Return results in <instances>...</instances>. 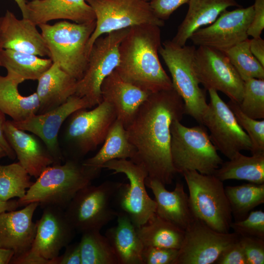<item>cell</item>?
Masks as SVG:
<instances>
[{
	"label": "cell",
	"instance_id": "1",
	"mask_svg": "<svg viewBox=\"0 0 264 264\" xmlns=\"http://www.w3.org/2000/svg\"><path fill=\"white\" fill-rule=\"evenodd\" d=\"M185 113L183 101L174 88L162 90L151 93L125 127L136 150L132 161L165 185L171 184L176 174L170 152L171 126Z\"/></svg>",
	"mask_w": 264,
	"mask_h": 264
},
{
	"label": "cell",
	"instance_id": "50",
	"mask_svg": "<svg viewBox=\"0 0 264 264\" xmlns=\"http://www.w3.org/2000/svg\"><path fill=\"white\" fill-rule=\"evenodd\" d=\"M20 9L22 18L27 19L26 0H14Z\"/></svg>",
	"mask_w": 264,
	"mask_h": 264
},
{
	"label": "cell",
	"instance_id": "29",
	"mask_svg": "<svg viewBox=\"0 0 264 264\" xmlns=\"http://www.w3.org/2000/svg\"><path fill=\"white\" fill-rule=\"evenodd\" d=\"M136 150L129 141L123 123L116 119L110 128L103 145L92 157L82 161L84 165L101 172L106 162L113 159L133 161Z\"/></svg>",
	"mask_w": 264,
	"mask_h": 264
},
{
	"label": "cell",
	"instance_id": "5",
	"mask_svg": "<svg viewBox=\"0 0 264 264\" xmlns=\"http://www.w3.org/2000/svg\"><path fill=\"white\" fill-rule=\"evenodd\" d=\"M171 135V155L176 173L196 171L213 175L223 162L202 125L188 127L176 120Z\"/></svg>",
	"mask_w": 264,
	"mask_h": 264
},
{
	"label": "cell",
	"instance_id": "38",
	"mask_svg": "<svg viewBox=\"0 0 264 264\" xmlns=\"http://www.w3.org/2000/svg\"><path fill=\"white\" fill-rule=\"evenodd\" d=\"M239 125L248 135L251 142L252 154L264 153V120L252 118L240 109L239 104L229 100L227 103Z\"/></svg>",
	"mask_w": 264,
	"mask_h": 264
},
{
	"label": "cell",
	"instance_id": "35",
	"mask_svg": "<svg viewBox=\"0 0 264 264\" xmlns=\"http://www.w3.org/2000/svg\"><path fill=\"white\" fill-rule=\"evenodd\" d=\"M30 177L19 162L0 165V199L23 197L33 183Z\"/></svg>",
	"mask_w": 264,
	"mask_h": 264
},
{
	"label": "cell",
	"instance_id": "11",
	"mask_svg": "<svg viewBox=\"0 0 264 264\" xmlns=\"http://www.w3.org/2000/svg\"><path fill=\"white\" fill-rule=\"evenodd\" d=\"M95 16L96 26L87 45L89 55L94 41L110 32L142 24L163 26L149 2L143 0H86Z\"/></svg>",
	"mask_w": 264,
	"mask_h": 264
},
{
	"label": "cell",
	"instance_id": "43",
	"mask_svg": "<svg viewBox=\"0 0 264 264\" xmlns=\"http://www.w3.org/2000/svg\"><path fill=\"white\" fill-rule=\"evenodd\" d=\"M189 0H151L150 5L155 15L159 19L166 20L182 5Z\"/></svg>",
	"mask_w": 264,
	"mask_h": 264
},
{
	"label": "cell",
	"instance_id": "9",
	"mask_svg": "<svg viewBox=\"0 0 264 264\" xmlns=\"http://www.w3.org/2000/svg\"><path fill=\"white\" fill-rule=\"evenodd\" d=\"M43 209L36 221V232L30 249L10 264H58L60 251L73 239L75 230L65 210L52 206Z\"/></svg>",
	"mask_w": 264,
	"mask_h": 264
},
{
	"label": "cell",
	"instance_id": "10",
	"mask_svg": "<svg viewBox=\"0 0 264 264\" xmlns=\"http://www.w3.org/2000/svg\"><path fill=\"white\" fill-rule=\"evenodd\" d=\"M130 28L103 35L98 38L92 44L87 68L82 77L77 81L74 94L85 98L91 108L103 101L101 84L118 66L119 46Z\"/></svg>",
	"mask_w": 264,
	"mask_h": 264
},
{
	"label": "cell",
	"instance_id": "37",
	"mask_svg": "<svg viewBox=\"0 0 264 264\" xmlns=\"http://www.w3.org/2000/svg\"><path fill=\"white\" fill-rule=\"evenodd\" d=\"M241 110L255 119L264 118V79L250 78L244 81Z\"/></svg>",
	"mask_w": 264,
	"mask_h": 264
},
{
	"label": "cell",
	"instance_id": "48",
	"mask_svg": "<svg viewBox=\"0 0 264 264\" xmlns=\"http://www.w3.org/2000/svg\"><path fill=\"white\" fill-rule=\"evenodd\" d=\"M19 207L17 200L10 199L3 201L0 199V214L5 212L16 210Z\"/></svg>",
	"mask_w": 264,
	"mask_h": 264
},
{
	"label": "cell",
	"instance_id": "51",
	"mask_svg": "<svg viewBox=\"0 0 264 264\" xmlns=\"http://www.w3.org/2000/svg\"><path fill=\"white\" fill-rule=\"evenodd\" d=\"M1 18L0 17V57L1 55V53L2 52V50H3V48L2 47V43H1V36H0V24H1Z\"/></svg>",
	"mask_w": 264,
	"mask_h": 264
},
{
	"label": "cell",
	"instance_id": "41",
	"mask_svg": "<svg viewBox=\"0 0 264 264\" xmlns=\"http://www.w3.org/2000/svg\"><path fill=\"white\" fill-rule=\"evenodd\" d=\"M238 240L243 250L247 264H264V239L239 236Z\"/></svg>",
	"mask_w": 264,
	"mask_h": 264
},
{
	"label": "cell",
	"instance_id": "24",
	"mask_svg": "<svg viewBox=\"0 0 264 264\" xmlns=\"http://www.w3.org/2000/svg\"><path fill=\"white\" fill-rule=\"evenodd\" d=\"M101 91L103 100L113 106L125 127L151 94L123 80L115 70L104 80Z\"/></svg>",
	"mask_w": 264,
	"mask_h": 264
},
{
	"label": "cell",
	"instance_id": "52",
	"mask_svg": "<svg viewBox=\"0 0 264 264\" xmlns=\"http://www.w3.org/2000/svg\"><path fill=\"white\" fill-rule=\"evenodd\" d=\"M7 156L4 151L0 147V160L4 157Z\"/></svg>",
	"mask_w": 264,
	"mask_h": 264
},
{
	"label": "cell",
	"instance_id": "6",
	"mask_svg": "<svg viewBox=\"0 0 264 264\" xmlns=\"http://www.w3.org/2000/svg\"><path fill=\"white\" fill-rule=\"evenodd\" d=\"M182 175L194 217L216 231L229 233L233 217L223 181L214 175H203L196 171Z\"/></svg>",
	"mask_w": 264,
	"mask_h": 264
},
{
	"label": "cell",
	"instance_id": "31",
	"mask_svg": "<svg viewBox=\"0 0 264 264\" xmlns=\"http://www.w3.org/2000/svg\"><path fill=\"white\" fill-rule=\"evenodd\" d=\"M144 246H156L179 249L184 230L163 220L154 213L144 224L136 227Z\"/></svg>",
	"mask_w": 264,
	"mask_h": 264
},
{
	"label": "cell",
	"instance_id": "20",
	"mask_svg": "<svg viewBox=\"0 0 264 264\" xmlns=\"http://www.w3.org/2000/svg\"><path fill=\"white\" fill-rule=\"evenodd\" d=\"M1 18L0 36L3 49L39 57L49 56L41 33L31 21L24 18L19 19L9 10Z\"/></svg>",
	"mask_w": 264,
	"mask_h": 264
},
{
	"label": "cell",
	"instance_id": "36",
	"mask_svg": "<svg viewBox=\"0 0 264 264\" xmlns=\"http://www.w3.org/2000/svg\"><path fill=\"white\" fill-rule=\"evenodd\" d=\"M223 52L243 81L250 78L264 79V66L251 53L248 38Z\"/></svg>",
	"mask_w": 264,
	"mask_h": 264
},
{
	"label": "cell",
	"instance_id": "16",
	"mask_svg": "<svg viewBox=\"0 0 264 264\" xmlns=\"http://www.w3.org/2000/svg\"><path fill=\"white\" fill-rule=\"evenodd\" d=\"M238 238L234 232L216 231L195 217L184 230L175 264H214L221 253Z\"/></svg>",
	"mask_w": 264,
	"mask_h": 264
},
{
	"label": "cell",
	"instance_id": "42",
	"mask_svg": "<svg viewBox=\"0 0 264 264\" xmlns=\"http://www.w3.org/2000/svg\"><path fill=\"white\" fill-rule=\"evenodd\" d=\"M214 264H247L243 250L238 239L221 253Z\"/></svg>",
	"mask_w": 264,
	"mask_h": 264
},
{
	"label": "cell",
	"instance_id": "2",
	"mask_svg": "<svg viewBox=\"0 0 264 264\" xmlns=\"http://www.w3.org/2000/svg\"><path fill=\"white\" fill-rule=\"evenodd\" d=\"M160 27L153 24L131 27L119 46L115 70L123 80L150 93L173 88L159 59Z\"/></svg>",
	"mask_w": 264,
	"mask_h": 264
},
{
	"label": "cell",
	"instance_id": "22",
	"mask_svg": "<svg viewBox=\"0 0 264 264\" xmlns=\"http://www.w3.org/2000/svg\"><path fill=\"white\" fill-rule=\"evenodd\" d=\"M27 19L37 26L55 20L85 23L95 20L86 0H31L26 3Z\"/></svg>",
	"mask_w": 264,
	"mask_h": 264
},
{
	"label": "cell",
	"instance_id": "18",
	"mask_svg": "<svg viewBox=\"0 0 264 264\" xmlns=\"http://www.w3.org/2000/svg\"><path fill=\"white\" fill-rule=\"evenodd\" d=\"M88 108H91L88 101L74 94L64 104L46 112L35 114L22 121L11 122L17 128L41 139L52 156L54 164H59L62 156L58 136L63 124L75 111Z\"/></svg>",
	"mask_w": 264,
	"mask_h": 264
},
{
	"label": "cell",
	"instance_id": "33",
	"mask_svg": "<svg viewBox=\"0 0 264 264\" xmlns=\"http://www.w3.org/2000/svg\"><path fill=\"white\" fill-rule=\"evenodd\" d=\"M232 217L244 219L253 209L264 203V183H244L224 187Z\"/></svg>",
	"mask_w": 264,
	"mask_h": 264
},
{
	"label": "cell",
	"instance_id": "32",
	"mask_svg": "<svg viewBox=\"0 0 264 264\" xmlns=\"http://www.w3.org/2000/svg\"><path fill=\"white\" fill-rule=\"evenodd\" d=\"M52 64L50 58H42L34 54L7 49L2 50L0 61V66L24 81L38 80Z\"/></svg>",
	"mask_w": 264,
	"mask_h": 264
},
{
	"label": "cell",
	"instance_id": "39",
	"mask_svg": "<svg viewBox=\"0 0 264 264\" xmlns=\"http://www.w3.org/2000/svg\"><path fill=\"white\" fill-rule=\"evenodd\" d=\"M230 228L239 236L264 239V212L251 211L244 219L232 221Z\"/></svg>",
	"mask_w": 264,
	"mask_h": 264
},
{
	"label": "cell",
	"instance_id": "34",
	"mask_svg": "<svg viewBox=\"0 0 264 264\" xmlns=\"http://www.w3.org/2000/svg\"><path fill=\"white\" fill-rule=\"evenodd\" d=\"M79 242L82 264H119L112 247L100 230L83 233Z\"/></svg>",
	"mask_w": 264,
	"mask_h": 264
},
{
	"label": "cell",
	"instance_id": "26",
	"mask_svg": "<svg viewBox=\"0 0 264 264\" xmlns=\"http://www.w3.org/2000/svg\"><path fill=\"white\" fill-rule=\"evenodd\" d=\"M187 14L171 40L183 46L198 29L213 23L228 7H241L235 0H189Z\"/></svg>",
	"mask_w": 264,
	"mask_h": 264
},
{
	"label": "cell",
	"instance_id": "49",
	"mask_svg": "<svg viewBox=\"0 0 264 264\" xmlns=\"http://www.w3.org/2000/svg\"><path fill=\"white\" fill-rule=\"evenodd\" d=\"M14 255V252L12 250L0 247V264H10Z\"/></svg>",
	"mask_w": 264,
	"mask_h": 264
},
{
	"label": "cell",
	"instance_id": "30",
	"mask_svg": "<svg viewBox=\"0 0 264 264\" xmlns=\"http://www.w3.org/2000/svg\"><path fill=\"white\" fill-rule=\"evenodd\" d=\"M213 175L222 181L230 179L264 183V153L251 156L236 153L229 160L223 162Z\"/></svg>",
	"mask_w": 264,
	"mask_h": 264
},
{
	"label": "cell",
	"instance_id": "4",
	"mask_svg": "<svg viewBox=\"0 0 264 264\" xmlns=\"http://www.w3.org/2000/svg\"><path fill=\"white\" fill-rule=\"evenodd\" d=\"M95 26V20L81 23L65 20L38 25L49 58L77 81L87 68L89 56L87 45Z\"/></svg>",
	"mask_w": 264,
	"mask_h": 264
},
{
	"label": "cell",
	"instance_id": "45",
	"mask_svg": "<svg viewBox=\"0 0 264 264\" xmlns=\"http://www.w3.org/2000/svg\"><path fill=\"white\" fill-rule=\"evenodd\" d=\"M61 256H58V264H82L79 242L68 244Z\"/></svg>",
	"mask_w": 264,
	"mask_h": 264
},
{
	"label": "cell",
	"instance_id": "28",
	"mask_svg": "<svg viewBox=\"0 0 264 264\" xmlns=\"http://www.w3.org/2000/svg\"><path fill=\"white\" fill-rule=\"evenodd\" d=\"M116 218V225L108 229L105 236L112 247L119 264H143L144 245L136 227L123 212H118Z\"/></svg>",
	"mask_w": 264,
	"mask_h": 264
},
{
	"label": "cell",
	"instance_id": "17",
	"mask_svg": "<svg viewBox=\"0 0 264 264\" xmlns=\"http://www.w3.org/2000/svg\"><path fill=\"white\" fill-rule=\"evenodd\" d=\"M253 13V5L226 9L213 23L194 32L189 39L194 45L224 51L248 39L247 30Z\"/></svg>",
	"mask_w": 264,
	"mask_h": 264
},
{
	"label": "cell",
	"instance_id": "15",
	"mask_svg": "<svg viewBox=\"0 0 264 264\" xmlns=\"http://www.w3.org/2000/svg\"><path fill=\"white\" fill-rule=\"evenodd\" d=\"M193 66L199 83L206 90L220 91L230 100L241 103L244 81L223 51L198 46L194 52Z\"/></svg>",
	"mask_w": 264,
	"mask_h": 264
},
{
	"label": "cell",
	"instance_id": "27",
	"mask_svg": "<svg viewBox=\"0 0 264 264\" xmlns=\"http://www.w3.org/2000/svg\"><path fill=\"white\" fill-rule=\"evenodd\" d=\"M24 81L20 76L7 72L0 75V110L11 117L13 121H23L38 113L40 102L36 92L23 96L19 86Z\"/></svg>",
	"mask_w": 264,
	"mask_h": 264
},
{
	"label": "cell",
	"instance_id": "25",
	"mask_svg": "<svg viewBox=\"0 0 264 264\" xmlns=\"http://www.w3.org/2000/svg\"><path fill=\"white\" fill-rule=\"evenodd\" d=\"M37 81L38 113L46 112L66 102L74 95L77 81L54 63Z\"/></svg>",
	"mask_w": 264,
	"mask_h": 264
},
{
	"label": "cell",
	"instance_id": "13",
	"mask_svg": "<svg viewBox=\"0 0 264 264\" xmlns=\"http://www.w3.org/2000/svg\"><path fill=\"white\" fill-rule=\"evenodd\" d=\"M210 101L201 124L209 131L211 141L217 151L229 159L242 150L250 151L252 144L233 111L218 92L209 89Z\"/></svg>",
	"mask_w": 264,
	"mask_h": 264
},
{
	"label": "cell",
	"instance_id": "23",
	"mask_svg": "<svg viewBox=\"0 0 264 264\" xmlns=\"http://www.w3.org/2000/svg\"><path fill=\"white\" fill-rule=\"evenodd\" d=\"M145 185L152 191L156 203L155 214L185 230L195 218L183 184L177 182L174 190H167L160 181L147 177Z\"/></svg>",
	"mask_w": 264,
	"mask_h": 264
},
{
	"label": "cell",
	"instance_id": "3",
	"mask_svg": "<svg viewBox=\"0 0 264 264\" xmlns=\"http://www.w3.org/2000/svg\"><path fill=\"white\" fill-rule=\"evenodd\" d=\"M100 173L84 165L82 161L72 158L63 164L48 166L24 196L17 200L19 207L36 202L42 208L52 206L65 210L75 194L91 184Z\"/></svg>",
	"mask_w": 264,
	"mask_h": 264
},
{
	"label": "cell",
	"instance_id": "21",
	"mask_svg": "<svg viewBox=\"0 0 264 264\" xmlns=\"http://www.w3.org/2000/svg\"><path fill=\"white\" fill-rule=\"evenodd\" d=\"M4 129L18 162L31 176L37 178L45 168L54 164L52 156L37 136L17 128L10 120H6Z\"/></svg>",
	"mask_w": 264,
	"mask_h": 264
},
{
	"label": "cell",
	"instance_id": "40",
	"mask_svg": "<svg viewBox=\"0 0 264 264\" xmlns=\"http://www.w3.org/2000/svg\"><path fill=\"white\" fill-rule=\"evenodd\" d=\"M178 249L156 246H144L143 264H175Z\"/></svg>",
	"mask_w": 264,
	"mask_h": 264
},
{
	"label": "cell",
	"instance_id": "7",
	"mask_svg": "<svg viewBox=\"0 0 264 264\" xmlns=\"http://www.w3.org/2000/svg\"><path fill=\"white\" fill-rule=\"evenodd\" d=\"M195 49V45L181 46L168 40L161 44L159 54L171 74L173 88L183 101L185 113L201 124L208 104L194 69Z\"/></svg>",
	"mask_w": 264,
	"mask_h": 264
},
{
	"label": "cell",
	"instance_id": "8",
	"mask_svg": "<svg viewBox=\"0 0 264 264\" xmlns=\"http://www.w3.org/2000/svg\"><path fill=\"white\" fill-rule=\"evenodd\" d=\"M122 182L106 181L80 190L65 209L75 231L82 233L100 230L117 217L112 207L114 198Z\"/></svg>",
	"mask_w": 264,
	"mask_h": 264
},
{
	"label": "cell",
	"instance_id": "46",
	"mask_svg": "<svg viewBox=\"0 0 264 264\" xmlns=\"http://www.w3.org/2000/svg\"><path fill=\"white\" fill-rule=\"evenodd\" d=\"M5 114L0 110V147L4 151L8 157L14 159L16 154L7 141L4 133Z\"/></svg>",
	"mask_w": 264,
	"mask_h": 264
},
{
	"label": "cell",
	"instance_id": "44",
	"mask_svg": "<svg viewBox=\"0 0 264 264\" xmlns=\"http://www.w3.org/2000/svg\"><path fill=\"white\" fill-rule=\"evenodd\" d=\"M253 5V16L247 30V35L253 38H257L261 37L264 28V0H255Z\"/></svg>",
	"mask_w": 264,
	"mask_h": 264
},
{
	"label": "cell",
	"instance_id": "12",
	"mask_svg": "<svg viewBox=\"0 0 264 264\" xmlns=\"http://www.w3.org/2000/svg\"><path fill=\"white\" fill-rule=\"evenodd\" d=\"M103 168L122 173L128 183H122L113 200L119 211L126 214L134 225L145 223L156 211V203L148 194L145 180L148 174L144 168L130 159H113L104 164Z\"/></svg>",
	"mask_w": 264,
	"mask_h": 264
},
{
	"label": "cell",
	"instance_id": "14",
	"mask_svg": "<svg viewBox=\"0 0 264 264\" xmlns=\"http://www.w3.org/2000/svg\"><path fill=\"white\" fill-rule=\"evenodd\" d=\"M66 130V138L76 150L75 159L95 150L103 143L117 119L113 106L103 100L89 110L82 109L70 116Z\"/></svg>",
	"mask_w": 264,
	"mask_h": 264
},
{
	"label": "cell",
	"instance_id": "53",
	"mask_svg": "<svg viewBox=\"0 0 264 264\" xmlns=\"http://www.w3.org/2000/svg\"><path fill=\"white\" fill-rule=\"evenodd\" d=\"M143 0L147 1V2H149V1H150L151 0Z\"/></svg>",
	"mask_w": 264,
	"mask_h": 264
},
{
	"label": "cell",
	"instance_id": "47",
	"mask_svg": "<svg viewBox=\"0 0 264 264\" xmlns=\"http://www.w3.org/2000/svg\"><path fill=\"white\" fill-rule=\"evenodd\" d=\"M249 47L254 56L264 66V40L261 37L252 38L249 40Z\"/></svg>",
	"mask_w": 264,
	"mask_h": 264
},
{
	"label": "cell",
	"instance_id": "19",
	"mask_svg": "<svg viewBox=\"0 0 264 264\" xmlns=\"http://www.w3.org/2000/svg\"><path fill=\"white\" fill-rule=\"evenodd\" d=\"M39 206L32 202L22 209L0 214V247L14 251L12 260L22 256L30 249L37 228L33 217Z\"/></svg>",
	"mask_w": 264,
	"mask_h": 264
}]
</instances>
